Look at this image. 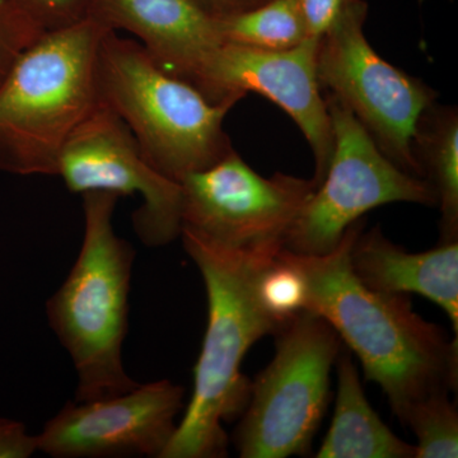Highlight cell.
<instances>
[{"instance_id":"e0dca14e","label":"cell","mask_w":458,"mask_h":458,"mask_svg":"<svg viewBox=\"0 0 458 458\" xmlns=\"http://www.w3.org/2000/svg\"><path fill=\"white\" fill-rule=\"evenodd\" d=\"M216 20L223 42L252 49H293L310 38L300 0H267Z\"/></svg>"},{"instance_id":"9a60e30c","label":"cell","mask_w":458,"mask_h":458,"mask_svg":"<svg viewBox=\"0 0 458 458\" xmlns=\"http://www.w3.org/2000/svg\"><path fill=\"white\" fill-rule=\"evenodd\" d=\"M333 423L318 458H415V445L391 432L369 405L349 352L337 357Z\"/></svg>"},{"instance_id":"52a82bcc","label":"cell","mask_w":458,"mask_h":458,"mask_svg":"<svg viewBox=\"0 0 458 458\" xmlns=\"http://www.w3.org/2000/svg\"><path fill=\"white\" fill-rule=\"evenodd\" d=\"M180 185L181 233L252 258H274L285 249L301 210L318 189L312 179L282 172L261 176L234 149Z\"/></svg>"},{"instance_id":"ffe728a7","label":"cell","mask_w":458,"mask_h":458,"mask_svg":"<svg viewBox=\"0 0 458 458\" xmlns=\"http://www.w3.org/2000/svg\"><path fill=\"white\" fill-rule=\"evenodd\" d=\"M33 22L47 31L74 25L87 17L89 0H13Z\"/></svg>"},{"instance_id":"7a4b0ae2","label":"cell","mask_w":458,"mask_h":458,"mask_svg":"<svg viewBox=\"0 0 458 458\" xmlns=\"http://www.w3.org/2000/svg\"><path fill=\"white\" fill-rule=\"evenodd\" d=\"M183 247L203 276L208 297L207 331L194 369V391L185 415L161 458L228 456L223 423L245 411L251 381L243 358L261 337L284 327L262 304L259 276L276 258H252L181 233Z\"/></svg>"},{"instance_id":"d6986e66","label":"cell","mask_w":458,"mask_h":458,"mask_svg":"<svg viewBox=\"0 0 458 458\" xmlns=\"http://www.w3.org/2000/svg\"><path fill=\"white\" fill-rule=\"evenodd\" d=\"M44 32L13 0H0V87L21 54Z\"/></svg>"},{"instance_id":"6da1fadb","label":"cell","mask_w":458,"mask_h":458,"mask_svg":"<svg viewBox=\"0 0 458 458\" xmlns=\"http://www.w3.org/2000/svg\"><path fill=\"white\" fill-rule=\"evenodd\" d=\"M355 222L325 255L291 252L307 285L306 311L325 319L360 358L364 376L387 397L403 424L429 394L451 393L458 381V343L412 309L408 294L375 291L352 269L351 247L363 229Z\"/></svg>"},{"instance_id":"44dd1931","label":"cell","mask_w":458,"mask_h":458,"mask_svg":"<svg viewBox=\"0 0 458 458\" xmlns=\"http://www.w3.org/2000/svg\"><path fill=\"white\" fill-rule=\"evenodd\" d=\"M361 0H300L310 38H321Z\"/></svg>"},{"instance_id":"277c9868","label":"cell","mask_w":458,"mask_h":458,"mask_svg":"<svg viewBox=\"0 0 458 458\" xmlns=\"http://www.w3.org/2000/svg\"><path fill=\"white\" fill-rule=\"evenodd\" d=\"M107 32L86 17L42 33L21 54L0 87V171L55 176L66 140L98 105Z\"/></svg>"},{"instance_id":"3957f363","label":"cell","mask_w":458,"mask_h":458,"mask_svg":"<svg viewBox=\"0 0 458 458\" xmlns=\"http://www.w3.org/2000/svg\"><path fill=\"white\" fill-rule=\"evenodd\" d=\"M119 198L106 191L83 194L80 255L47 303L50 327L73 361L80 403L108 399L140 385L123 366L135 250L114 231Z\"/></svg>"},{"instance_id":"5bb4252c","label":"cell","mask_w":458,"mask_h":458,"mask_svg":"<svg viewBox=\"0 0 458 458\" xmlns=\"http://www.w3.org/2000/svg\"><path fill=\"white\" fill-rule=\"evenodd\" d=\"M352 269L364 285L388 294L423 295L447 313L458 334V241L411 254L394 245L379 227L355 237Z\"/></svg>"},{"instance_id":"603a6c76","label":"cell","mask_w":458,"mask_h":458,"mask_svg":"<svg viewBox=\"0 0 458 458\" xmlns=\"http://www.w3.org/2000/svg\"><path fill=\"white\" fill-rule=\"evenodd\" d=\"M208 13L219 18L258 7L267 0H194Z\"/></svg>"},{"instance_id":"7402d4cb","label":"cell","mask_w":458,"mask_h":458,"mask_svg":"<svg viewBox=\"0 0 458 458\" xmlns=\"http://www.w3.org/2000/svg\"><path fill=\"white\" fill-rule=\"evenodd\" d=\"M38 451L36 436L20 421L0 418V458H27Z\"/></svg>"},{"instance_id":"8992f818","label":"cell","mask_w":458,"mask_h":458,"mask_svg":"<svg viewBox=\"0 0 458 458\" xmlns=\"http://www.w3.org/2000/svg\"><path fill=\"white\" fill-rule=\"evenodd\" d=\"M276 335V355L251 382L234 432L242 458L306 456L327 412L330 372L342 349L336 331L304 310Z\"/></svg>"},{"instance_id":"8fae6325","label":"cell","mask_w":458,"mask_h":458,"mask_svg":"<svg viewBox=\"0 0 458 458\" xmlns=\"http://www.w3.org/2000/svg\"><path fill=\"white\" fill-rule=\"evenodd\" d=\"M318 38L288 50H260L223 42L205 62L192 86L213 104L258 93L293 119L315 157V181L327 176L334 131L318 75Z\"/></svg>"},{"instance_id":"4fadbf2b","label":"cell","mask_w":458,"mask_h":458,"mask_svg":"<svg viewBox=\"0 0 458 458\" xmlns=\"http://www.w3.org/2000/svg\"><path fill=\"white\" fill-rule=\"evenodd\" d=\"M87 17L137 36L159 68L191 84L223 44L218 20L194 0H89Z\"/></svg>"},{"instance_id":"ac0fdd59","label":"cell","mask_w":458,"mask_h":458,"mask_svg":"<svg viewBox=\"0 0 458 458\" xmlns=\"http://www.w3.org/2000/svg\"><path fill=\"white\" fill-rule=\"evenodd\" d=\"M417 437L415 458L458 457V412L450 393L429 394L410 408L403 421Z\"/></svg>"},{"instance_id":"ba28073f","label":"cell","mask_w":458,"mask_h":458,"mask_svg":"<svg viewBox=\"0 0 458 458\" xmlns=\"http://www.w3.org/2000/svg\"><path fill=\"white\" fill-rule=\"evenodd\" d=\"M369 4L361 0L319 38V86L354 114L397 167L423 179L412 138L419 117L438 93L376 53L363 31Z\"/></svg>"},{"instance_id":"9c48e42d","label":"cell","mask_w":458,"mask_h":458,"mask_svg":"<svg viewBox=\"0 0 458 458\" xmlns=\"http://www.w3.org/2000/svg\"><path fill=\"white\" fill-rule=\"evenodd\" d=\"M325 99L333 123V157L327 176L301 210L286 240L285 250L295 254L334 251L346 229L382 205L438 207L427 180L397 167L342 102L327 95Z\"/></svg>"},{"instance_id":"5b68a950","label":"cell","mask_w":458,"mask_h":458,"mask_svg":"<svg viewBox=\"0 0 458 458\" xmlns=\"http://www.w3.org/2000/svg\"><path fill=\"white\" fill-rule=\"evenodd\" d=\"M98 98L126 123L149 165L181 182L233 148L223 129L234 99L213 104L191 83L168 74L138 41L108 31L99 44Z\"/></svg>"},{"instance_id":"7c38bea8","label":"cell","mask_w":458,"mask_h":458,"mask_svg":"<svg viewBox=\"0 0 458 458\" xmlns=\"http://www.w3.org/2000/svg\"><path fill=\"white\" fill-rule=\"evenodd\" d=\"M183 396L181 386L162 379L108 399L68 401L36 436L38 451L55 458H161Z\"/></svg>"},{"instance_id":"2e32d148","label":"cell","mask_w":458,"mask_h":458,"mask_svg":"<svg viewBox=\"0 0 458 458\" xmlns=\"http://www.w3.org/2000/svg\"><path fill=\"white\" fill-rule=\"evenodd\" d=\"M412 153L441 210V242L458 240V111L434 104L419 117Z\"/></svg>"},{"instance_id":"30bf717a","label":"cell","mask_w":458,"mask_h":458,"mask_svg":"<svg viewBox=\"0 0 458 458\" xmlns=\"http://www.w3.org/2000/svg\"><path fill=\"white\" fill-rule=\"evenodd\" d=\"M55 176L74 194L140 195L143 204L132 223L144 245L165 246L180 237V183L149 165L131 129L101 99L66 140Z\"/></svg>"}]
</instances>
